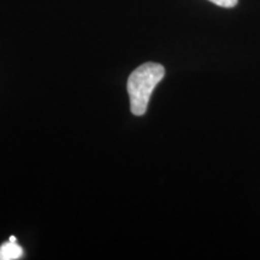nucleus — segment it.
<instances>
[{"mask_svg":"<svg viewBox=\"0 0 260 260\" xmlns=\"http://www.w3.org/2000/svg\"><path fill=\"white\" fill-rule=\"evenodd\" d=\"M23 248L17 242H6L0 246V260H16L22 258Z\"/></svg>","mask_w":260,"mask_h":260,"instance_id":"obj_2","label":"nucleus"},{"mask_svg":"<svg viewBox=\"0 0 260 260\" xmlns=\"http://www.w3.org/2000/svg\"><path fill=\"white\" fill-rule=\"evenodd\" d=\"M209 2L213 3V4L217 6H220V8L230 9V8H234V6H236L237 3H239V0H209Z\"/></svg>","mask_w":260,"mask_h":260,"instance_id":"obj_3","label":"nucleus"},{"mask_svg":"<svg viewBox=\"0 0 260 260\" xmlns=\"http://www.w3.org/2000/svg\"><path fill=\"white\" fill-rule=\"evenodd\" d=\"M165 69L158 63H145L130 74L128 79V94L133 115L142 116L147 111L149 98L157 84L164 79Z\"/></svg>","mask_w":260,"mask_h":260,"instance_id":"obj_1","label":"nucleus"},{"mask_svg":"<svg viewBox=\"0 0 260 260\" xmlns=\"http://www.w3.org/2000/svg\"><path fill=\"white\" fill-rule=\"evenodd\" d=\"M9 241H11V242H17V239H16L15 236H11V237H10Z\"/></svg>","mask_w":260,"mask_h":260,"instance_id":"obj_4","label":"nucleus"}]
</instances>
